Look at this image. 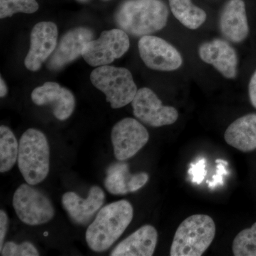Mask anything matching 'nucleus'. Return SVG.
I'll return each mask as SVG.
<instances>
[{"instance_id": "13", "label": "nucleus", "mask_w": 256, "mask_h": 256, "mask_svg": "<svg viewBox=\"0 0 256 256\" xmlns=\"http://www.w3.org/2000/svg\"><path fill=\"white\" fill-rule=\"evenodd\" d=\"M32 100L38 106H50L55 117L60 121L68 120L76 108L73 92L55 82H46L35 88Z\"/></svg>"}, {"instance_id": "24", "label": "nucleus", "mask_w": 256, "mask_h": 256, "mask_svg": "<svg viewBox=\"0 0 256 256\" xmlns=\"http://www.w3.org/2000/svg\"><path fill=\"white\" fill-rule=\"evenodd\" d=\"M40 252L31 242H24L18 245L8 242L3 247L1 256H38Z\"/></svg>"}, {"instance_id": "20", "label": "nucleus", "mask_w": 256, "mask_h": 256, "mask_svg": "<svg viewBox=\"0 0 256 256\" xmlns=\"http://www.w3.org/2000/svg\"><path fill=\"white\" fill-rule=\"evenodd\" d=\"M170 9L175 18L188 30H196L206 21L204 10L195 6L192 0H169Z\"/></svg>"}, {"instance_id": "10", "label": "nucleus", "mask_w": 256, "mask_h": 256, "mask_svg": "<svg viewBox=\"0 0 256 256\" xmlns=\"http://www.w3.org/2000/svg\"><path fill=\"white\" fill-rule=\"evenodd\" d=\"M140 55L148 68L158 72H174L181 68V54L169 42L160 37L144 36L138 43Z\"/></svg>"}, {"instance_id": "22", "label": "nucleus", "mask_w": 256, "mask_h": 256, "mask_svg": "<svg viewBox=\"0 0 256 256\" xmlns=\"http://www.w3.org/2000/svg\"><path fill=\"white\" fill-rule=\"evenodd\" d=\"M232 250L236 256H256V223L237 235Z\"/></svg>"}, {"instance_id": "16", "label": "nucleus", "mask_w": 256, "mask_h": 256, "mask_svg": "<svg viewBox=\"0 0 256 256\" xmlns=\"http://www.w3.org/2000/svg\"><path fill=\"white\" fill-rule=\"evenodd\" d=\"M220 26L223 36L232 43H242L246 40L249 25L244 0H229L222 10Z\"/></svg>"}, {"instance_id": "1", "label": "nucleus", "mask_w": 256, "mask_h": 256, "mask_svg": "<svg viewBox=\"0 0 256 256\" xmlns=\"http://www.w3.org/2000/svg\"><path fill=\"white\" fill-rule=\"evenodd\" d=\"M168 18L169 10L161 0H127L114 15L116 24L120 30L137 37L163 30Z\"/></svg>"}, {"instance_id": "8", "label": "nucleus", "mask_w": 256, "mask_h": 256, "mask_svg": "<svg viewBox=\"0 0 256 256\" xmlns=\"http://www.w3.org/2000/svg\"><path fill=\"white\" fill-rule=\"evenodd\" d=\"M111 140L116 159L124 162L136 156L148 144L150 134L139 121L128 118L116 124Z\"/></svg>"}, {"instance_id": "25", "label": "nucleus", "mask_w": 256, "mask_h": 256, "mask_svg": "<svg viewBox=\"0 0 256 256\" xmlns=\"http://www.w3.org/2000/svg\"><path fill=\"white\" fill-rule=\"evenodd\" d=\"M206 166V160L204 158H200L196 163H192L188 173L191 176L192 183L200 185L203 182L207 174Z\"/></svg>"}, {"instance_id": "2", "label": "nucleus", "mask_w": 256, "mask_h": 256, "mask_svg": "<svg viewBox=\"0 0 256 256\" xmlns=\"http://www.w3.org/2000/svg\"><path fill=\"white\" fill-rule=\"evenodd\" d=\"M133 217L132 204L126 200L104 207L88 228L86 236L88 246L96 252L108 250L126 232Z\"/></svg>"}, {"instance_id": "9", "label": "nucleus", "mask_w": 256, "mask_h": 256, "mask_svg": "<svg viewBox=\"0 0 256 256\" xmlns=\"http://www.w3.org/2000/svg\"><path fill=\"white\" fill-rule=\"evenodd\" d=\"M132 106L134 116L150 127L171 126L178 118V110L170 106H163L158 96L148 88L138 90Z\"/></svg>"}, {"instance_id": "17", "label": "nucleus", "mask_w": 256, "mask_h": 256, "mask_svg": "<svg viewBox=\"0 0 256 256\" xmlns=\"http://www.w3.org/2000/svg\"><path fill=\"white\" fill-rule=\"evenodd\" d=\"M149 178L146 172L131 174L127 163H116L107 170L105 186L111 194L126 195L142 188Z\"/></svg>"}, {"instance_id": "12", "label": "nucleus", "mask_w": 256, "mask_h": 256, "mask_svg": "<svg viewBox=\"0 0 256 256\" xmlns=\"http://www.w3.org/2000/svg\"><path fill=\"white\" fill-rule=\"evenodd\" d=\"M94 32L87 28H77L66 32L47 64L50 70H60L78 60L88 42L92 41Z\"/></svg>"}, {"instance_id": "5", "label": "nucleus", "mask_w": 256, "mask_h": 256, "mask_svg": "<svg viewBox=\"0 0 256 256\" xmlns=\"http://www.w3.org/2000/svg\"><path fill=\"white\" fill-rule=\"evenodd\" d=\"M92 85L104 92L114 109L132 104L138 92L131 72L124 68L104 66L97 67L90 75Z\"/></svg>"}, {"instance_id": "30", "label": "nucleus", "mask_w": 256, "mask_h": 256, "mask_svg": "<svg viewBox=\"0 0 256 256\" xmlns=\"http://www.w3.org/2000/svg\"><path fill=\"white\" fill-rule=\"evenodd\" d=\"M76 1L80 3H86L88 2L90 0H76Z\"/></svg>"}, {"instance_id": "31", "label": "nucleus", "mask_w": 256, "mask_h": 256, "mask_svg": "<svg viewBox=\"0 0 256 256\" xmlns=\"http://www.w3.org/2000/svg\"><path fill=\"white\" fill-rule=\"evenodd\" d=\"M48 233H47V232H46V233H44V236H48Z\"/></svg>"}, {"instance_id": "4", "label": "nucleus", "mask_w": 256, "mask_h": 256, "mask_svg": "<svg viewBox=\"0 0 256 256\" xmlns=\"http://www.w3.org/2000/svg\"><path fill=\"white\" fill-rule=\"evenodd\" d=\"M216 230L214 220L210 216L188 217L176 230L170 256H203L214 240Z\"/></svg>"}, {"instance_id": "19", "label": "nucleus", "mask_w": 256, "mask_h": 256, "mask_svg": "<svg viewBox=\"0 0 256 256\" xmlns=\"http://www.w3.org/2000/svg\"><path fill=\"white\" fill-rule=\"evenodd\" d=\"M229 146L244 152L256 150V114L242 116L230 124L225 132Z\"/></svg>"}, {"instance_id": "11", "label": "nucleus", "mask_w": 256, "mask_h": 256, "mask_svg": "<svg viewBox=\"0 0 256 256\" xmlns=\"http://www.w3.org/2000/svg\"><path fill=\"white\" fill-rule=\"evenodd\" d=\"M58 30L53 22H40L35 25L30 36V48L25 58L26 68L36 72L42 64L52 56L58 45Z\"/></svg>"}, {"instance_id": "23", "label": "nucleus", "mask_w": 256, "mask_h": 256, "mask_svg": "<svg viewBox=\"0 0 256 256\" xmlns=\"http://www.w3.org/2000/svg\"><path fill=\"white\" fill-rule=\"evenodd\" d=\"M40 9L36 0H0V18H12L18 13L34 14Z\"/></svg>"}, {"instance_id": "26", "label": "nucleus", "mask_w": 256, "mask_h": 256, "mask_svg": "<svg viewBox=\"0 0 256 256\" xmlns=\"http://www.w3.org/2000/svg\"><path fill=\"white\" fill-rule=\"evenodd\" d=\"M216 162L218 164L217 166L216 174L214 176L213 180L212 182L208 181L207 184H208V188L210 190H214L218 186H223L224 184V176L228 174V170L226 169V166H228V163L223 160H217Z\"/></svg>"}, {"instance_id": "14", "label": "nucleus", "mask_w": 256, "mask_h": 256, "mask_svg": "<svg viewBox=\"0 0 256 256\" xmlns=\"http://www.w3.org/2000/svg\"><path fill=\"white\" fill-rule=\"evenodd\" d=\"M198 54L204 62L213 66L226 78H236L238 55L229 42L220 38L205 42L200 46Z\"/></svg>"}, {"instance_id": "15", "label": "nucleus", "mask_w": 256, "mask_h": 256, "mask_svg": "<svg viewBox=\"0 0 256 256\" xmlns=\"http://www.w3.org/2000/svg\"><path fill=\"white\" fill-rule=\"evenodd\" d=\"M106 194L98 186L92 188L88 198H80L75 192H67L62 197V204L72 220L86 225L104 204Z\"/></svg>"}, {"instance_id": "7", "label": "nucleus", "mask_w": 256, "mask_h": 256, "mask_svg": "<svg viewBox=\"0 0 256 256\" xmlns=\"http://www.w3.org/2000/svg\"><path fill=\"white\" fill-rule=\"evenodd\" d=\"M129 36L120 28L102 32L100 38L88 42L82 56L90 66H109L119 60L129 50Z\"/></svg>"}, {"instance_id": "21", "label": "nucleus", "mask_w": 256, "mask_h": 256, "mask_svg": "<svg viewBox=\"0 0 256 256\" xmlns=\"http://www.w3.org/2000/svg\"><path fill=\"white\" fill-rule=\"evenodd\" d=\"M20 143L14 133L4 126L0 127V172L12 169L18 161Z\"/></svg>"}, {"instance_id": "3", "label": "nucleus", "mask_w": 256, "mask_h": 256, "mask_svg": "<svg viewBox=\"0 0 256 256\" xmlns=\"http://www.w3.org/2000/svg\"><path fill=\"white\" fill-rule=\"evenodd\" d=\"M18 169L28 184L44 181L50 171V148L48 140L41 131L28 129L20 141Z\"/></svg>"}, {"instance_id": "29", "label": "nucleus", "mask_w": 256, "mask_h": 256, "mask_svg": "<svg viewBox=\"0 0 256 256\" xmlns=\"http://www.w3.org/2000/svg\"><path fill=\"white\" fill-rule=\"evenodd\" d=\"M8 88L6 86V82H5L4 79L1 76L0 78V97L2 98L5 96L8 95Z\"/></svg>"}, {"instance_id": "32", "label": "nucleus", "mask_w": 256, "mask_h": 256, "mask_svg": "<svg viewBox=\"0 0 256 256\" xmlns=\"http://www.w3.org/2000/svg\"><path fill=\"white\" fill-rule=\"evenodd\" d=\"M104 1H108V0H104Z\"/></svg>"}, {"instance_id": "6", "label": "nucleus", "mask_w": 256, "mask_h": 256, "mask_svg": "<svg viewBox=\"0 0 256 256\" xmlns=\"http://www.w3.org/2000/svg\"><path fill=\"white\" fill-rule=\"evenodd\" d=\"M32 186L24 184L15 192L13 206L16 215L24 224L32 226L48 223L55 216L53 204L46 195Z\"/></svg>"}, {"instance_id": "28", "label": "nucleus", "mask_w": 256, "mask_h": 256, "mask_svg": "<svg viewBox=\"0 0 256 256\" xmlns=\"http://www.w3.org/2000/svg\"><path fill=\"white\" fill-rule=\"evenodd\" d=\"M249 96L252 105L256 108V70L249 84Z\"/></svg>"}, {"instance_id": "18", "label": "nucleus", "mask_w": 256, "mask_h": 256, "mask_svg": "<svg viewBox=\"0 0 256 256\" xmlns=\"http://www.w3.org/2000/svg\"><path fill=\"white\" fill-rule=\"evenodd\" d=\"M158 242V230L146 225L130 236L111 252V256H152L154 255Z\"/></svg>"}, {"instance_id": "27", "label": "nucleus", "mask_w": 256, "mask_h": 256, "mask_svg": "<svg viewBox=\"0 0 256 256\" xmlns=\"http://www.w3.org/2000/svg\"><path fill=\"white\" fill-rule=\"evenodd\" d=\"M9 228V218L4 210H0V252L4 247L5 237Z\"/></svg>"}]
</instances>
